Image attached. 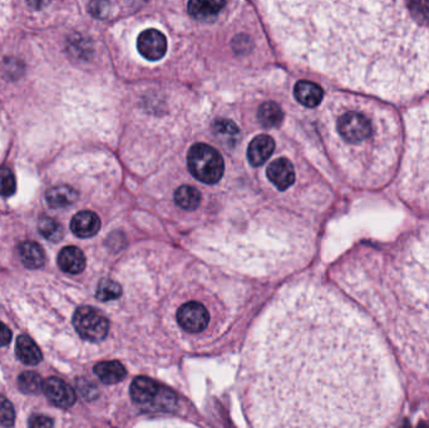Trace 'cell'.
I'll return each mask as SVG.
<instances>
[{"mask_svg":"<svg viewBox=\"0 0 429 428\" xmlns=\"http://www.w3.org/2000/svg\"><path fill=\"white\" fill-rule=\"evenodd\" d=\"M247 412L266 427H380L402 386L371 319L323 286L286 291L252 339Z\"/></svg>","mask_w":429,"mask_h":428,"instance_id":"cell-1","label":"cell"},{"mask_svg":"<svg viewBox=\"0 0 429 428\" xmlns=\"http://www.w3.org/2000/svg\"><path fill=\"white\" fill-rule=\"evenodd\" d=\"M300 57L387 99L429 91V0H282Z\"/></svg>","mask_w":429,"mask_h":428,"instance_id":"cell-2","label":"cell"},{"mask_svg":"<svg viewBox=\"0 0 429 428\" xmlns=\"http://www.w3.org/2000/svg\"><path fill=\"white\" fill-rule=\"evenodd\" d=\"M339 280L409 371L429 379V230L354 254Z\"/></svg>","mask_w":429,"mask_h":428,"instance_id":"cell-3","label":"cell"},{"mask_svg":"<svg viewBox=\"0 0 429 428\" xmlns=\"http://www.w3.org/2000/svg\"><path fill=\"white\" fill-rule=\"evenodd\" d=\"M338 160L349 181L378 189L390 181L399 159L401 131L394 111L378 103L361 101L359 109L340 114Z\"/></svg>","mask_w":429,"mask_h":428,"instance_id":"cell-4","label":"cell"},{"mask_svg":"<svg viewBox=\"0 0 429 428\" xmlns=\"http://www.w3.org/2000/svg\"><path fill=\"white\" fill-rule=\"evenodd\" d=\"M399 191L408 202L429 212V103L406 114Z\"/></svg>","mask_w":429,"mask_h":428,"instance_id":"cell-5","label":"cell"},{"mask_svg":"<svg viewBox=\"0 0 429 428\" xmlns=\"http://www.w3.org/2000/svg\"><path fill=\"white\" fill-rule=\"evenodd\" d=\"M187 167L197 181L215 185L225 173L223 154L206 143H196L187 154Z\"/></svg>","mask_w":429,"mask_h":428,"instance_id":"cell-6","label":"cell"},{"mask_svg":"<svg viewBox=\"0 0 429 428\" xmlns=\"http://www.w3.org/2000/svg\"><path fill=\"white\" fill-rule=\"evenodd\" d=\"M130 392L133 402L146 410H173L178 401L170 389L147 377L136 378Z\"/></svg>","mask_w":429,"mask_h":428,"instance_id":"cell-7","label":"cell"},{"mask_svg":"<svg viewBox=\"0 0 429 428\" xmlns=\"http://www.w3.org/2000/svg\"><path fill=\"white\" fill-rule=\"evenodd\" d=\"M72 322L78 336L87 342L101 343L108 337L109 320L94 307L85 305L77 309Z\"/></svg>","mask_w":429,"mask_h":428,"instance_id":"cell-8","label":"cell"},{"mask_svg":"<svg viewBox=\"0 0 429 428\" xmlns=\"http://www.w3.org/2000/svg\"><path fill=\"white\" fill-rule=\"evenodd\" d=\"M176 323L189 336H201L211 326V313L199 300H187L176 310Z\"/></svg>","mask_w":429,"mask_h":428,"instance_id":"cell-9","label":"cell"},{"mask_svg":"<svg viewBox=\"0 0 429 428\" xmlns=\"http://www.w3.org/2000/svg\"><path fill=\"white\" fill-rule=\"evenodd\" d=\"M137 49L147 61H160L166 54V37L157 29H147L138 35Z\"/></svg>","mask_w":429,"mask_h":428,"instance_id":"cell-10","label":"cell"},{"mask_svg":"<svg viewBox=\"0 0 429 428\" xmlns=\"http://www.w3.org/2000/svg\"><path fill=\"white\" fill-rule=\"evenodd\" d=\"M43 392L48 401L58 408H70L77 401L75 389L61 378H48L44 381Z\"/></svg>","mask_w":429,"mask_h":428,"instance_id":"cell-11","label":"cell"},{"mask_svg":"<svg viewBox=\"0 0 429 428\" xmlns=\"http://www.w3.org/2000/svg\"><path fill=\"white\" fill-rule=\"evenodd\" d=\"M266 176L276 189L285 191V190L290 189L295 183L297 173H295V167L292 162L285 157H280L278 160L273 161L268 166Z\"/></svg>","mask_w":429,"mask_h":428,"instance_id":"cell-12","label":"cell"},{"mask_svg":"<svg viewBox=\"0 0 429 428\" xmlns=\"http://www.w3.org/2000/svg\"><path fill=\"white\" fill-rule=\"evenodd\" d=\"M101 219L96 212L89 210L77 212L70 220L72 233L80 239H88L98 234L101 230Z\"/></svg>","mask_w":429,"mask_h":428,"instance_id":"cell-13","label":"cell"},{"mask_svg":"<svg viewBox=\"0 0 429 428\" xmlns=\"http://www.w3.org/2000/svg\"><path fill=\"white\" fill-rule=\"evenodd\" d=\"M274 151V138L269 135H259L247 147V160L254 167H260L269 160Z\"/></svg>","mask_w":429,"mask_h":428,"instance_id":"cell-14","label":"cell"},{"mask_svg":"<svg viewBox=\"0 0 429 428\" xmlns=\"http://www.w3.org/2000/svg\"><path fill=\"white\" fill-rule=\"evenodd\" d=\"M86 255L77 246H66L58 255V265L68 274H80L86 268Z\"/></svg>","mask_w":429,"mask_h":428,"instance_id":"cell-15","label":"cell"},{"mask_svg":"<svg viewBox=\"0 0 429 428\" xmlns=\"http://www.w3.org/2000/svg\"><path fill=\"white\" fill-rule=\"evenodd\" d=\"M294 96L299 103H301L305 107L314 109L321 104L324 97V92L321 86L309 80H299L294 87Z\"/></svg>","mask_w":429,"mask_h":428,"instance_id":"cell-16","label":"cell"},{"mask_svg":"<svg viewBox=\"0 0 429 428\" xmlns=\"http://www.w3.org/2000/svg\"><path fill=\"white\" fill-rule=\"evenodd\" d=\"M78 199H80L78 191L69 185L54 186L52 189L48 190L46 195V204L52 209H64L75 205Z\"/></svg>","mask_w":429,"mask_h":428,"instance_id":"cell-17","label":"cell"},{"mask_svg":"<svg viewBox=\"0 0 429 428\" xmlns=\"http://www.w3.org/2000/svg\"><path fill=\"white\" fill-rule=\"evenodd\" d=\"M225 6V0H189L187 11L197 20H211Z\"/></svg>","mask_w":429,"mask_h":428,"instance_id":"cell-18","label":"cell"},{"mask_svg":"<svg viewBox=\"0 0 429 428\" xmlns=\"http://www.w3.org/2000/svg\"><path fill=\"white\" fill-rule=\"evenodd\" d=\"M94 374L104 384H116L126 378L127 371L118 360H104L94 365Z\"/></svg>","mask_w":429,"mask_h":428,"instance_id":"cell-19","label":"cell"},{"mask_svg":"<svg viewBox=\"0 0 429 428\" xmlns=\"http://www.w3.org/2000/svg\"><path fill=\"white\" fill-rule=\"evenodd\" d=\"M19 255L25 268L39 269L46 264V252L43 247L32 240L23 241L19 245Z\"/></svg>","mask_w":429,"mask_h":428,"instance_id":"cell-20","label":"cell"},{"mask_svg":"<svg viewBox=\"0 0 429 428\" xmlns=\"http://www.w3.org/2000/svg\"><path fill=\"white\" fill-rule=\"evenodd\" d=\"M15 353L20 362H23L24 365H39V362H42L43 358L39 347L28 336L18 337L15 343Z\"/></svg>","mask_w":429,"mask_h":428,"instance_id":"cell-21","label":"cell"},{"mask_svg":"<svg viewBox=\"0 0 429 428\" xmlns=\"http://www.w3.org/2000/svg\"><path fill=\"white\" fill-rule=\"evenodd\" d=\"M173 201H175V205L185 212H195L202 202V195L194 186L182 185L175 190Z\"/></svg>","mask_w":429,"mask_h":428,"instance_id":"cell-22","label":"cell"},{"mask_svg":"<svg viewBox=\"0 0 429 428\" xmlns=\"http://www.w3.org/2000/svg\"><path fill=\"white\" fill-rule=\"evenodd\" d=\"M258 120L261 126L271 128L281 125L284 120V114L278 103L265 102L259 109Z\"/></svg>","mask_w":429,"mask_h":428,"instance_id":"cell-23","label":"cell"},{"mask_svg":"<svg viewBox=\"0 0 429 428\" xmlns=\"http://www.w3.org/2000/svg\"><path fill=\"white\" fill-rule=\"evenodd\" d=\"M122 294H123L122 286L116 280L112 279L101 280L96 291V298L99 302H111L120 299Z\"/></svg>","mask_w":429,"mask_h":428,"instance_id":"cell-24","label":"cell"},{"mask_svg":"<svg viewBox=\"0 0 429 428\" xmlns=\"http://www.w3.org/2000/svg\"><path fill=\"white\" fill-rule=\"evenodd\" d=\"M18 386L23 393L37 394L43 391L44 381L35 372H23L18 378Z\"/></svg>","mask_w":429,"mask_h":428,"instance_id":"cell-25","label":"cell"},{"mask_svg":"<svg viewBox=\"0 0 429 428\" xmlns=\"http://www.w3.org/2000/svg\"><path fill=\"white\" fill-rule=\"evenodd\" d=\"M38 228H39L40 234L53 243H58L63 238L64 230L62 225L53 217H42L38 224Z\"/></svg>","mask_w":429,"mask_h":428,"instance_id":"cell-26","label":"cell"},{"mask_svg":"<svg viewBox=\"0 0 429 428\" xmlns=\"http://www.w3.org/2000/svg\"><path fill=\"white\" fill-rule=\"evenodd\" d=\"M17 190V180L12 170L8 167H0V196L9 197Z\"/></svg>","mask_w":429,"mask_h":428,"instance_id":"cell-27","label":"cell"},{"mask_svg":"<svg viewBox=\"0 0 429 428\" xmlns=\"http://www.w3.org/2000/svg\"><path fill=\"white\" fill-rule=\"evenodd\" d=\"M68 51L75 58H85L89 54L91 48L86 38L82 35H73L68 39Z\"/></svg>","mask_w":429,"mask_h":428,"instance_id":"cell-28","label":"cell"},{"mask_svg":"<svg viewBox=\"0 0 429 428\" xmlns=\"http://www.w3.org/2000/svg\"><path fill=\"white\" fill-rule=\"evenodd\" d=\"M213 132L223 138H234L239 135V127L230 120H218L212 125Z\"/></svg>","mask_w":429,"mask_h":428,"instance_id":"cell-29","label":"cell"},{"mask_svg":"<svg viewBox=\"0 0 429 428\" xmlns=\"http://www.w3.org/2000/svg\"><path fill=\"white\" fill-rule=\"evenodd\" d=\"M14 422H15V411L12 402L4 396H0V423L6 427H12Z\"/></svg>","mask_w":429,"mask_h":428,"instance_id":"cell-30","label":"cell"},{"mask_svg":"<svg viewBox=\"0 0 429 428\" xmlns=\"http://www.w3.org/2000/svg\"><path fill=\"white\" fill-rule=\"evenodd\" d=\"M88 9L93 17L104 19V18L108 17L109 12H111V4H109L108 0H91Z\"/></svg>","mask_w":429,"mask_h":428,"instance_id":"cell-31","label":"cell"},{"mask_svg":"<svg viewBox=\"0 0 429 428\" xmlns=\"http://www.w3.org/2000/svg\"><path fill=\"white\" fill-rule=\"evenodd\" d=\"M12 16V0H0V35L6 30Z\"/></svg>","mask_w":429,"mask_h":428,"instance_id":"cell-32","label":"cell"},{"mask_svg":"<svg viewBox=\"0 0 429 428\" xmlns=\"http://www.w3.org/2000/svg\"><path fill=\"white\" fill-rule=\"evenodd\" d=\"M28 424L32 428L53 427L54 422L51 417L35 415L29 418Z\"/></svg>","mask_w":429,"mask_h":428,"instance_id":"cell-33","label":"cell"},{"mask_svg":"<svg viewBox=\"0 0 429 428\" xmlns=\"http://www.w3.org/2000/svg\"><path fill=\"white\" fill-rule=\"evenodd\" d=\"M12 341V331L0 322V347H6Z\"/></svg>","mask_w":429,"mask_h":428,"instance_id":"cell-34","label":"cell"},{"mask_svg":"<svg viewBox=\"0 0 429 428\" xmlns=\"http://www.w3.org/2000/svg\"><path fill=\"white\" fill-rule=\"evenodd\" d=\"M49 1L51 0H27L28 6L35 9V11H40V9L46 8L49 4Z\"/></svg>","mask_w":429,"mask_h":428,"instance_id":"cell-35","label":"cell"},{"mask_svg":"<svg viewBox=\"0 0 429 428\" xmlns=\"http://www.w3.org/2000/svg\"><path fill=\"white\" fill-rule=\"evenodd\" d=\"M4 151V133H3V128L0 126V156Z\"/></svg>","mask_w":429,"mask_h":428,"instance_id":"cell-36","label":"cell"}]
</instances>
